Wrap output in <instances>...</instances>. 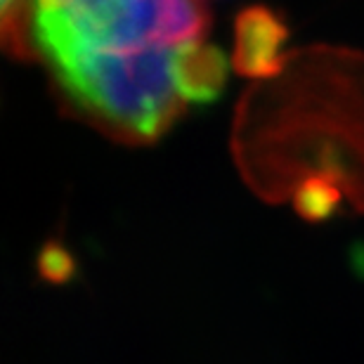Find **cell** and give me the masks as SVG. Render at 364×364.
Listing matches in <instances>:
<instances>
[{"label": "cell", "mask_w": 364, "mask_h": 364, "mask_svg": "<svg viewBox=\"0 0 364 364\" xmlns=\"http://www.w3.org/2000/svg\"><path fill=\"white\" fill-rule=\"evenodd\" d=\"M57 83L102 128L151 142L189 105L223 92L228 62L203 41L140 55H102L60 41H33Z\"/></svg>", "instance_id": "obj_1"}, {"label": "cell", "mask_w": 364, "mask_h": 364, "mask_svg": "<svg viewBox=\"0 0 364 364\" xmlns=\"http://www.w3.org/2000/svg\"><path fill=\"white\" fill-rule=\"evenodd\" d=\"M287 24L267 7H249L237 19L235 67L246 76H272L284 64Z\"/></svg>", "instance_id": "obj_2"}, {"label": "cell", "mask_w": 364, "mask_h": 364, "mask_svg": "<svg viewBox=\"0 0 364 364\" xmlns=\"http://www.w3.org/2000/svg\"><path fill=\"white\" fill-rule=\"evenodd\" d=\"M296 210L305 220L319 223L336 213L341 206V189L326 176H315L305 180L296 192Z\"/></svg>", "instance_id": "obj_3"}, {"label": "cell", "mask_w": 364, "mask_h": 364, "mask_svg": "<svg viewBox=\"0 0 364 364\" xmlns=\"http://www.w3.org/2000/svg\"><path fill=\"white\" fill-rule=\"evenodd\" d=\"M28 3H31V0H28ZM24 5H26V0H0V28H5L10 24Z\"/></svg>", "instance_id": "obj_4"}]
</instances>
